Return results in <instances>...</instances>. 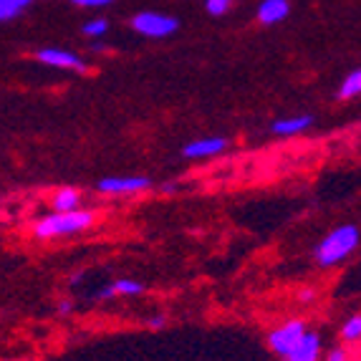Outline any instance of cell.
I'll use <instances>...</instances> for the list:
<instances>
[{
	"label": "cell",
	"mask_w": 361,
	"mask_h": 361,
	"mask_svg": "<svg viewBox=\"0 0 361 361\" xmlns=\"http://www.w3.org/2000/svg\"><path fill=\"white\" fill-rule=\"evenodd\" d=\"M311 124H313L311 114L293 116V119H278V121H273V132L281 134V137H290V134H298V132H303V129H308Z\"/></svg>",
	"instance_id": "30bf717a"
},
{
	"label": "cell",
	"mask_w": 361,
	"mask_h": 361,
	"mask_svg": "<svg viewBox=\"0 0 361 361\" xmlns=\"http://www.w3.org/2000/svg\"><path fill=\"white\" fill-rule=\"evenodd\" d=\"M321 356V336L316 331H306L301 341L283 356L286 361H319Z\"/></svg>",
	"instance_id": "ba28073f"
},
{
	"label": "cell",
	"mask_w": 361,
	"mask_h": 361,
	"mask_svg": "<svg viewBox=\"0 0 361 361\" xmlns=\"http://www.w3.org/2000/svg\"><path fill=\"white\" fill-rule=\"evenodd\" d=\"M356 245H359V228L356 225H338L316 245L313 255H316V263L321 268H331V265L349 258L356 250Z\"/></svg>",
	"instance_id": "6da1fadb"
},
{
	"label": "cell",
	"mask_w": 361,
	"mask_h": 361,
	"mask_svg": "<svg viewBox=\"0 0 361 361\" xmlns=\"http://www.w3.org/2000/svg\"><path fill=\"white\" fill-rule=\"evenodd\" d=\"M71 306H73V303H71V301H61L59 311H61V313H71Z\"/></svg>",
	"instance_id": "44dd1931"
},
{
	"label": "cell",
	"mask_w": 361,
	"mask_h": 361,
	"mask_svg": "<svg viewBox=\"0 0 361 361\" xmlns=\"http://www.w3.org/2000/svg\"><path fill=\"white\" fill-rule=\"evenodd\" d=\"M228 145L230 142L225 137L195 139V142L182 147V157H187V159H205V157H215V154H220V152H225Z\"/></svg>",
	"instance_id": "8992f818"
},
{
	"label": "cell",
	"mask_w": 361,
	"mask_h": 361,
	"mask_svg": "<svg viewBox=\"0 0 361 361\" xmlns=\"http://www.w3.org/2000/svg\"><path fill=\"white\" fill-rule=\"evenodd\" d=\"M76 6H84V8H99V6H109V3H114V0H71Z\"/></svg>",
	"instance_id": "ac0fdd59"
},
{
	"label": "cell",
	"mask_w": 361,
	"mask_h": 361,
	"mask_svg": "<svg viewBox=\"0 0 361 361\" xmlns=\"http://www.w3.org/2000/svg\"><path fill=\"white\" fill-rule=\"evenodd\" d=\"M36 59L46 66L54 68H73V71H86V63L78 59L71 51H61V49H41L36 54Z\"/></svg>",
	"instance_id": "52a82bcc"
},
{
	"label": "cell",
	"mask_w": 361,
	"mask_h": 361,
	"mask_svg": "<svg viewBox=\"0 0 361 361\" xmlns=\"http://www.w3.org/2000/svg\"><path fill=\"white\" fill-rule=\"evenodd\" d=\"M329 361H349V359H346V351H343L341 346H336V349L329 354Z\"/></svg>",
	"instance_id": "d6986e66"
},
{
	"label": "cell",
	"mask_w": 361,
	"mask_h": 361,
	"mask_svg": "<svg viewBox=\"0 0 361 361\" xmlns=\"http://www.w3.org/2000/svg\"><path fill=\"white\" fill-rule=\"evenodd\" d=\"M134 30L142 33L147 38H164L172 36L177 30V18H169V16H162V13H139L137 18L132 20Z\"/></svg>",
	"instance_id": "3957f363"
},
{
	"label": "cell",
	"mask_w": 361,
	"mask_h": 361,
	"mask_svg": "<svg viewBox=\"0 0 361 361\" xmlns=\"http://www.w3.org/2000/svg\"><path fill=\"white\" fill-rule=\"evenodd\" d=\"M341 336L343 341H359L361 336V316H351L341 329Z\"/></svg>",
	"instance_id": "9a60e30c"
},
{
	"label": "cell",
	"mask_w": 361,
	"mask_h": 361,
	"mask_svg": "<svg viewBox=\"0 0 361 361\" xmlns=\"http://www.w3.org/2000/svg\"><path fill=\"white\" fill-rule=\"evenodd\" d=\"M359 91H361V71H351L349 76L343 78V84L341 89H338V99H354L359 97Z\"/></svg>",
	"instance_id": "5bb4252c"
},
{
	"label": "cell",
	"mask_w": 361,
	"mask_h": 361,
	"mask_svg": "<svg viewBox=\"0 0 361 361\" xmlns=\"http://www.w3.org/2000/svg\"><path fill=\"white\" fill-rule=\"evenodd\" d=\"M306 324L303 321H288V324H283L281 329H276V331L268 334V343H271V349L276 351L278 356H286L290 349H293L295 343L301 341V336L306 334Z\"/></svg>",
	"instance_id": "277c9868"
},
{
	"label": "cell",
	"mask_w": 361,
	"mask_h": 361,
	"mask_svg": "<svg viewBox=\"0 0 361 361\" xmlns=\"http://www.w3.org/2000/svg\"><path fill=\"white\" fill-rule=\"evenodd\" d=\"M230 3H233V0H207L205 6L210 16H223V13H228Z\"/></svg>",
	"instance_id": "e0dca14e"
},
{
	"label": "cell",
	"mask_w": 361,
	"mask_h": 361,
	"mask_svg": "<svg viewBox=\"0 0 361 361\" xmlns=\"http://www.w3.org/2000/svg\"><path fill=\"white\" fill-rule=\"evenodd\" d=\"M142 290H145V286L137 283V281H116L114 286H106V288L99 290L94 298L104 301V298H114V295H139Z\"/></svg>",
	"instance_id": "8fae6325"
},
{
	"label": "cell",
	"mask_w": 361,
	"mask_h": 361,
	"mask_svg": "<svg viewBox=\"0 0 361 361\" xmlns=\"http://www.w3.org/2000/svg\"><path fill=\"white\" fill-rule=\"evenodd\" d=\"M109 30V23L106 20H91V23H86L84 25V33L86 36H91V38H99V36H104V33H106Z\"/></svg>",
	"instance_id": "2e32d148"
},
{
	"label": "cell",
	"mask_w": 361,
	"mask_h": 361,
	"mask_svg": "<svg viewBox=\"0 0 361 361\" xmlns=\"http://www.w3.org/2000/svg\"><path fill=\"white\" fill-rule=\"evenodd\" d=\"M164 324H167V316H154V319L147 321V326H149V329H162Z\"/></svg>",
	"instance_id": "ffe728a7"
},
{
	"label": "cell",
	"mask_w": 361,
	"mask_h": 361,
	"mask_svg": "<svg viewBox=\"0 0 361 361\" xmlns=\"http://www.w3.org/2000/svg\"><path fill=\"white\" fill-rule=\"evenodd\" d=\"M152 182L149 177H104L99 180V192L106 195H129V192H142Z\"/></svg>",
	"instance_id": "5b68a950"
},
{
	"label": "cell",
	"mask_w": 361,
	"mask_h": 361,
	"mask_svg": "<svg viewBox=\"0 0 361 361\" xmlns=\"http://www.w3.org/2000/svg\"><path fill=\"white\" fill-rule=\"evenodd\" d=\"M33 0H0V20H13L25 11Z\"/></svg>",
	"instance_id": "4fadbf2b"
},
{
	"label": "cell",
	"mask_w": 361,
	"mask_h": 361,
	"mask_svg": "<svg viewBox=\"0 0 361 361\" xmlns=\"http://www.w3.org/2000/svg\"><path fill=\"white\" fill-rule=\"evenodd\" d=\"M301 298H303V301H311V298H313V290H303Z\"/></svg>",
	"instance_id": "7402d4cb"
},
{
	"label": "cell",
	"mask_w": 361,
	"mask_h": 361,
	"mask_svg": "<svg viewBox=\"0 0 361 361\" xmlns=\"http://www.w3.org/2000/svg\"><path fill=\"white\" fill-rule=\"evenodd\" d=\"M94 223V212L86 210H66V212H56V215H49L38 220L36 223V238L41 240H51V238H61V235H73L81 233V230L91 228Z\"/></svg>",
	"instance_id": "7a4b0ae2"
},
{
	"label": "cell",
	"mask_w": 361,
	"mask_h": 361,
	"mask_svg": "<svg viewBox=\"0 0 361 361\" xmlns=\"http://www.w3.org/2000/svg\"><path fill=\"white\" fill-rule=\"evenodd\" d=\"M81 205V192L73 190V187H66V190H59L54 197V207L56 212H66V210H76Z\"/></svg>",
	"instance_id": "7c38bea8"
},
{
	"label": "cell",
	"mask_w": 361,
	"mask_h": 361,
	"mask_svg": "<svg viewBox=\"0 0 361 361\" xmlns=\"http://www.w3.org/2000/svg\"><path fill=\"white\" fill-rule=\"evenodd\" d=\"M288 16V0H263L258 11V20L265 25L278 23Z\"/></svg>",
	"instance_id": "9c48e42d"
}]
</instances>
